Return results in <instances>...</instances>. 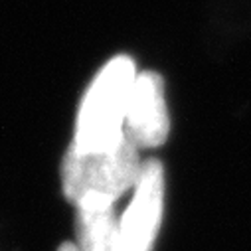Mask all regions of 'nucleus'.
Returning a JSON list of instances; mask_svg holds the SVG:
<instances>
[{
	"label": "nucleus",
	"mask_w": 251,
	"mask_h": 251,
	"mask_svg": "<svg viewBox=\"0 0 251 251\" xmlns=\"http://www.w3.org/2000/svg\"><path fill=\"white\" fill-rule=\"evenodd\" d=\"M137 74L135 61L125 53L111 57L95 74L75 117V133L70 145L74 152L105 154L127 137L125 117Z\"/></svg>",
	"instance_id": "nucleus-1"
},
{
	"label": "nucleus",
	"mask_w": 251,
	"mask_h": 251,
	"mask_svg": "<svg viewBox=\"0 0 251 251\" xmlns=\"http://www.w3.org/2000/svg\"><path fill=\"white\" fill-rule=\"evenodd\" d=\"M141 166L139 147L129 137H125L113 151L97 156H83L68 149L61 160V190L72 204L87 192H99L119 200L133 190Z\"/></svg>",
	"instance_id": "nucleus-2"
},
{
	"label": "nucleus",
	"mask_w": 251,
	"mask_h": 251,
	"mask_svg": "<svg viewBox=\"0 0 251 251\" xmlns=\"http://www.w3.org/2000/svg\"><path fill=\"white\" fill-rule=\"evenodd\" d=\"M164 212V168L156 158L143 162L133 198L119 216L115 251H152Z\"/></svg>",
	"instance_id": "nucleus-3"
},
{
	"label": "nucleus",
	"mask_w": 251,
	"mask_h": 251,
	"mask_svg": "<svg viewBox=\"0 0 251 251\" xmlns=\"http://www.w3.org/2000/svg\"><path fill=\"white\" fill-rule=\"evenodd\" d=\"M170 131L164 81L156 72H139L125 117V133L139 149L164 145Z\"/></svg>",
	"instance_id": "nucleus-4"
},
{
	"label": "nucleus",
	"mask_w": 251,
	"mask_h": 251,
	"mask_svg": "<svg viewBox=\"0 0 251 251\" xmlns=\"http://www.w3.org/2000/svg\"><path fill=\"white\" fill-rule=\"evenodd\" d=\"M115 198L87 192L75 202V233L81 251H115L117 224Z\"/></svg>",
	"instance_id": "nucleus-5"
},
{
	"label": "nucleus",
	"mask_w": 251,
	"mask_h": 251,
	"mask_svg": "<svg viewBox=\"0 0 251 251\" xmlns=\"http://www.w3.org/2000/svg\"><path fill=\"white\" fill-rule=\"evenodd\" d=\"M57 251H81V249L77 247V243H72V241H66V243H61V245L57 247Z\"/></svg>",
	"instance_id": "nucleus-6"
}]
</instances>
